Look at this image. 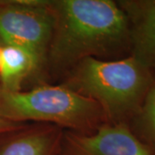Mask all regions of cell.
Masks as SVG:
<instances>
[{
    "label": "cell",
    "mask_w": 155,
    "mask_h": 155,
    "mask_svg": "<svg viewBox=\"0 0 155 155\" xmlns=\"http://www.w3.org/2000/svg\"><path fill=\"white\" fill-rule=\"evenodd\" d=\"M54 20L45 73L65 77L86 58L114 61L131 54L129 22L117 1L48 0Z\"/></svg>",
    "instance_id": "6da1fadb"
},
{
    "label": "cell",
    "mask_w": 155,
    "mask_h": 155,
    "mask_svg": "<svg viewBox=\"0 0 155 155\" xmlns=\"http://www.w3.org/2000/svg\"><path fill=\"white\" fill-rule=\"evenodd\" d=\"M155 81L134 57L114 61L86 58L64 77L62 84L95 101L107 123L129 124Z\"/></svg>",
    "instance_id": "7a4b0ae2"
},
{
    "label": "cell",
    "mask_w": 155,
    "mask_h": 155,
    "mask_svg": "<svg viewBox=\"0 0 155 155\" xmlns=\"http://www.w3.org/2000/svg\"><path fill=\"white\" fill-rule=\"evenodd\" d=\"M0 113L17 123H47L63 130L90 134L107 123L92 99L61 84H39L28 91H9L0 87Z\"/></svg>",
    "instance_id": "3957f363"
},
{
    "label": "cell",
    "mask_w": 155,
    "mask_h": 155,
    "mask_svg": "<svg viewBox=\"0 0 155 155\" xmlns=\"http://www.w3.org/2000/svg\"><path fill=\"white\" fill-rule=\"evenodd\" d=\"M53 27L48 0H0V46L28 50L44 69Z\"/></svg>",
    "instance_id": "277c9868"
},
{
    "label": "cell",
    "mask_w": 155,
    "mask_h": 155,
    "mask_svg": "<svg viewBox=\"0 0 155 155\" xmlns=\"http://www.w3.org/2000/svg\"><path fill=\"white\" fill-rule=\"evenodd\" d=\"M61 155H154L127 124L104 123L90 134L64 131Z\"/></svg>",
    "instance_id": "5b68a950"
},
{
    "label": "cell",
    "mask_w": 155,
    "mask_h": 155,
    "mask_svg": "<svg viewBox=\"0 0 155 155\" xmlns=\"http://www.w3.org/2000/svg\"><path fill=\"white\" fill-rule=\"evenodd\" d=\"M64 131L47 123H28L0 134V155H60Z\"/></svg>",
    "instance_id": "8992f818"
},
{
    "label": "cell",
    "mask_w": 155,
    "mask_h": 155,
    "mask_svg": "<svg viewBox=\"0 0 155 155\" xmlns=\"http://www.w3.org/2000/svg\"><path fill=\"white\" fill-rule=\"evenodd\" d=\"M130 28L131 54L155 75V0H121Z\"/></svg>",
    "instance_id": "52a82bcc"
},
{
    "label": "cell",
    "mask_w": 155,
    "mask_h": 155,
    "mask_svg": "<svg viewBox=\"0 0 155 155\" xmlns=\"http://www.w3.org/2000/svg\"><path fill=\"white\" fill-rule=\"evenodd\" d=\"M45 69L38 58L29 51L14 46L2 47L0 87L9 91H22V85L31 77H39Z\"/></svg>",
    "instance_id": "ba28073f"
},
{
    "label": "cell",
    "mask_w": 155,
    "mask_h": 155,
    "mask_svg": "<svg viewBox=\"0 0 155 155\" xmlns=\"http://www.w3.org/2000/svg\"><path fill=\"white\" fill-rule=\"evenodd\" d=\"M128 126L155 155V81Z\"/></svg>",
    "instance_id": "9c48e42d"
},
{
    "label": "cell",
    "mask_w": 155,
    "mask_h": 155,
    "mask_svg": "<svg viewBox=\"0 0 155 155\" xmlns=\"http://www.w3.org/2000/svg\"><path fill=\"white\" fill-rule=\"evenodd\" d=\"M27 124L28 123H17V122H11L10 120L6 119L5 117H4L0 113V134L19 129Z\"/></svg>",
    "instance_id": "30bf717a"
},
{
    "label": "cell",
    "mask_w": 155,
    "mask_h": 155,
    "mask_svg": "<svg viewBox=\"0 0 155 155\" xmlns=\"http://www.w3.org/2000/svg\"><path fill=\"white\" fill-rule=\"evenodd\" d=\"M1 54H2V47L0 46V63H1Z\"/></svg>",
    "instance_id": "8fae6325"
}]
</instances>
